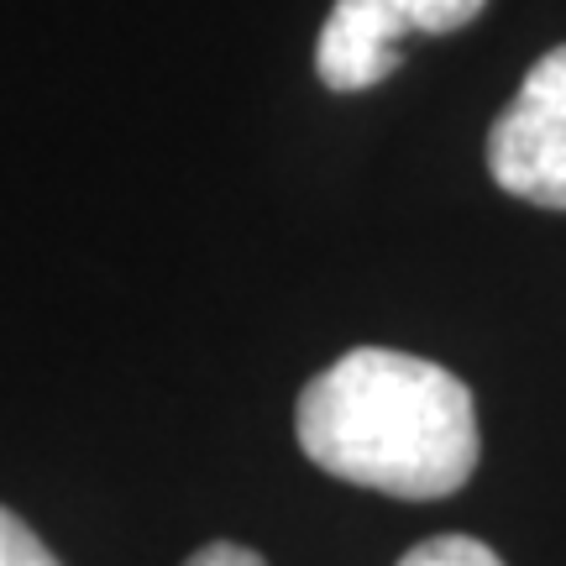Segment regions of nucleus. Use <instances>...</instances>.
<instances>
[{
	"instance_id": "1",
	"label": "nucleus",
	"mask_w": 566,
	"mask_h": 566,
	"mask_svg": "<svg viewBox=\"0 0 566 566\" xmlns=\"http://www.w3.org/2000/svg\"><path fill=\"white\" fill-rule=\"evenodd\" d=\"M294 430L321 472L409 504L457 493L483 457L462 378L388 346H357L315 373Z\"/></svg>"
},
{
	"instance_id": "2",
	"label": "nucleus",
	"mask_w": 566,
	"mask_h": 566,
	"mask_svg": "<svg viewBox=\"0 0 566 566\" xmlns=\"http://www.w3.org/2000/svg\"><path fill=\"white\" fill-rule=\"evenodd\" d=\"M488 0H336L315 42V74L336 95L373 90L399 69L409 32H457L483 17Z\"/></svg>"
},
{
	"instance_id": "3",
	"label": "nucleus",
	"mask_w": 566,
	"mask_h": 566,
	"mask_svg": "<svg viewBox=\"0 0 566 566\" xmlns=\"http://www.w3.org/2000/svg\"><path fill=\"white\" fill-rule=\"evenodd\" d=\"M488 174L504 195L566 210V42L551 48L488 132Z\"/></svg>"
},
{
	"instance_id": "4",
	"label": "nucleus",
	"mask_w": 566,
	"mask_h": 566,
	"mask_svg": "<svg viewBox=\"0 0 566 566\" xmlns=\"http://www.w3.org/2000/svg\"><path fill=\"white\" fill-rule=\"evenodd\" d=\"M399 566H504L499 551L472 541V535H436V541H420Z\"/></svg>"
},
{
	"instance_id": "5",
	"label": "nucleus",
	"mask_w": 566,
	"mask_h": 566,
	"mask_svg": "<svg viewBox=\"0 0 566 566\" xmlns=\"http://www.w3.org/2000/svg\"><path fill=\"white\" fill-rule=\"evenodd\" d=\"M0 566H59V556L21 525L11 509H0Z\"/></svg>"
},
{
	"instance_id": "6",
	"label": "nucleus",
	"mask_w": 566,
	"mask_h": 566,
	"mask_svg": "<svg viewBox=\"0 0 566 566\" xmlns=\"http://www.w3.org/2000/svg\"><path fill=\"white\" fill-rule=\"evenodd\" d=\"M184 566H268L258 551H247V546H231V541H216V546H205L195 551Z\"/></svg>"
}]
</instances>
